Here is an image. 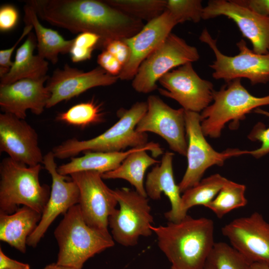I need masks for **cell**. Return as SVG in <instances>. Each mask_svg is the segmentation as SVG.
Returning <instances> with one entry per match:
<instances>
[{
    "label": "cell",
    "mask_w": 269,
    "mask_h": 269,
    "mask_svg": "<svg viewBox=\"0 0 269 269\" xmlns=\"http://www.w3.org/2000/svg\"><path fill=\"white\" fill-rule=\"evenodd\" d=\"M38 16L54 26L72 33L90 32L100 37L98 48L108 42L133 36L144 25L142 21L129 16L105 0H32L27 2Z\"/></svg>",
    "instance_id": "obj_1"
},
{
    "label": "cell",
    "mask_w": 269,
    "mask_h": 269,
    "mask_svg": "<svg viewBox=\"0 0 269 269\" xmlns=\"http://www.w3.org/2000/svg\"><path fill=\"white\" fill-rule=\"evenodd\" d=\"M158 247L175 269H204L214 245L213 221L187 215L177 222L151 227Z\"/></svg>",
    "instance_id": "obj_2"
},
{
    "label": "cell",
    "mask_w": 269,
    "mask_h": 269,
    "mask_svg": "<svg viewBox=\"0 0 269 269\" xmlns=\"http://www.w3.org/2000/svg\"><path fill=\"white\" fill-rule=\"evenodd\" d=\"M147 110V102H137L129 109L120 110L119 120L102 134L87 140L68 139L51 151L55 158L63 159L82 152H119L144 145L148 143L146 133L138 132L135 128Z\"/></svg>",
    "instance_id": "obj_3"
},
{
    "label": "cell",
    "mask_w": 269,
    "mask_h": 269,
    "mask_svg": "<svg viewBox=\"0 0 269 269\" xmlns=\"http://www.w3.org/2000/svg\"><path fill=\"white\" fill-rule=\"evenodd\" d=\"M54 235L59 247L56 263L80 269L90 258L115 245L109 232L86 223L78 204L64 215Z\"/></svg>",
    "instance_id": "obj_4"
},
{
    "label": "cell",
    "mask_w": 269,
    "mask_h": 269,
    "mask_svg": "<svg viewBox=\"0 0 269 269\" xmlns=\"http://www.w3.org/2000/svg\"><path fill=\"white\" fill-rule=\"evenodd\" d=\"M41 164L28 166L3 158L0 163V214H11L19 206L29 207L42 214L50 197L51 189L41 184Z\"/></svg>",
    "instance_id": "obj_5"
},
{
    "label": "cell",
    "mask_w": 269,
    "mask_h": 269,
    "mask_svg": "<svg viewBox=\"0 0 269 269\" xmlns=\"http://www.w3.org/2000/svg\"><path fill=\"white\" fill-rule=\"evenodd\" d=\"M241 79H234L220 90L214 91V102L200 114L201 129L205 136L218 138L226 123L232 121L231 126L235 128L246 114L269 105V95L263 97L253 96L242 84Z\"/></svg>",
    "instance_id": "obj_6"
},
{
    "label": "cell",
    "mask_w": 269,
    "mask_h": 269,
    "mask_svg": "<svg viewBox=\"0 0 269 269\" xmlns=\"http://www.w3.org/2000/svg\"><path fill=\"white\" fill-rule=\"evenodd\" d=\"M119 205L109 218V226L115 241L125 247H133L139 238L153 233V217L147 197L128 188L113 190Z\"/></svg>",
    "instance_id": "obj_7"
},
{
    "label": "cell",
    "mask_w": 269,
    "mask_h": 269,
    "mask_svg": "<svg viewBox=\"0 0 269 269\" xmlns=\"http://www.w3.org/2000/svg\"><path fill=\"white\" fill-rule=\"evenodd\" d=\"M199 40L207 44L212 50L215 60L209 66L213 70L215 79L229 82L236 79H248L252 85L269 82V53L258 54L251 50L244 39L237 43L238 54L229 56L218 49L216 40L207 29L201 32Z\"/></svg>",
    "instance_id": "obj_8"
},
{
    "label": "cell",
    "mask_w": 269,
    "mask_h": 269,
    "mask_svg": "<svg viewBox=\"0 0 269 269\" xmlns=\"http://www.w3.org/2000/svg\"><path fill=\"white\" fill-rule=\"evenodd\" d=\"M197 49L183 38L171 33L141 63L133 79L132 87L138 93L147 94L157 88L156 82L176 67L197 61Z\"/></svg>",
    "instance_id": "obj_9"
},
{
    "label": "cell",
    "mask_w": 269,
    "mask_h": 269,
    "mask_svg": "<svg viewBox=\"0 0 269 269\" xmlns=\"http://www.w3.org/2000/svg\"><path fill=\"white\" fill-rule=\"evenodd\" d=\"M185 121L188 164L178 184L181 193L197 184L209 167L214 165L221 166L227 158L246 154V150L239 149H228L222 152L214 150L204 137L198 113L185 110Z\"/></svg>",
    "instance_id": "obj_10"
},
{
    "label": "cell",
    "mask_w": 269,
    "mask_h": 269,
    "mask_svg": "<svg viewBox=\"0 0 269 269\" xmlns=\"http://www.w3.org/2000/svg\"><path fill=\"white\" fill-rule=\"evenodd\" d=\"M70 176L78 187V205L86 223L93 228L109 232V218L118 204L113 190L107 186L102 174L97 172H79Z\"/></svg>",
    "instance_id": "obj_11"
},
{
    "label": "cell",
    "mask_w": 269,
    "mask_h": 269,
    "mask_svg": "<svg viewBox=\"0 0 269 269\" xmlns=\"http://www.w3.org/2000/svg\"><path fill=\"white\" fill-rule=\"evenodd\" d=\"M159 93L177 101L187 111L199 113L210 105L215 90L213 84L201 78L188 63L171 70L158 81Z\"/></svg>",
    "instance_id": "obj_12"
},
{
    "label": "cell",
    "mask_w": 269,
    "mask_h": 269,
    "mask_svg": "<svg viewBox=\"0 0 269 269\" xmlns=\"http://www.w3.org/2000/svg\"><path fill=\"white\" fill-rule=\"evenodd\" d=\"M221 232L231 246L251 263L269 266V223L261 214L236 218Z\"/></svg>",
    "instance_id": "obj_13"
},
{
    "label": "cell",
    "mask_w": 269,
    "mask_h": 269,
    "mask_svg": "<svg viewBox=\"0 0 269 269\" xmlns=\"http://www.w3.org/2000/svg\"><path fill=\"white\" fill-rule=\"evenodd\" d=\"M147 110L138 123L135 130L159 135L174 151L186 155L187 142L185 137V110L174 109L156 95L147 100Z\"/></svg>",
    "instance_id": "obj_14"
},
{
    "label": "cell",
    "mask_w": 269,
    "mask_h": 269,
    "mask_svg": "<svg viewBox=\"0 0 269 269\" xmlns=\"http://www.w3.org/2000/svg\"><path fill=\"white\" fill-rule=\"evenodd\" d=\"M55 160L51 151L44 155L42 164L51 176L52 185L50 197L41 220L27 240V245L33 248L37 246L57 216L64 215L70 208L79 202L80 193L77 185L72 179L69 180L67 176L58 172Z\"/></svg>",
    "instance_id": "obj_15"
},
{
    "label": "cell",
    "mask_w": 269,
    "mask_h": 269,
    "mask_svg": "<svg viewBox=\"0 0 269 269\" xmlns=\"http://www.w3.org/2000/svg\"><path fill=\"white\" fill-rule=\"evenodd\" d=\"M221 15L236 23L243 36L252 43L254 52L269 53V17L257 14L235 0H211L204 7L203 19Z\"/></svg>",
    "instance_id": "obj_16"
},
{
    "label": "cell",
    "mask_w": 269,
    "mask_h": 269,
    "mask_svg": "<svg viewBox=\"0 0 269 269\" xmlns=\"http://www.w3.org/2000/svg\"><path fill=\"white\" fill-rule=\"evenodd\" d=\"M0 151L28 166L42 163L44 158L35 129L25 120L6 113L0 114Z\"/></svg>",
    "instance_id": "obj_17"
},
{
    "label": "cell",
    "mask_w": 269,
    "mask_h": 269,
    "mask_svg": "<svg viewBox=\"0 0 269 269\" xmlns=\"http://www.w3.org/2000/svg\"><path fill=\"white\" fill-rule=\"evenodd\" d=\"M118 76H113L101 67L84 72L65 64L57 69L47 80L46 87L50 93L46 108L79 96L92 88L108 86L115 83Z\"/></svg>",
    "instance_id": "obj_18"
},
{
    "label": "cell",
    "mask_w": 269,
    "mask_h": 269,
    "mask_svg": "<svg viewBox=\"0 0 269 269\" xmlns=\"http://www.w3.org/2000/svg\"><path fill=\"white\" fill-rule=\"evenodd\" d=\"M177 24L175 18L165 9L160 15L147 22L136 34L123 39L130 48V55L119 78L133 79L141 63L165 40Z\"/></svg>",
    "instance_id": "obj_19"
},
{
    "label": "cell",
    "mask_w": 269,
    "mask_h": 269,
    "mask_svg": "<svg viewBox=\"0 0 269 269\" xmlns=\"http://www.w3.org/2000/svg\"><path fill=\"white\" fill-rule=\"evenodd\" d=\"M49 76L26 78L5 85H0V107L3 113L25 120L29 110L36 115L46 108L50 93L45 82Z\"/></svg>",
    "instance_id": "obj_20"
},
{
    "label": "cell",
    "mask_w": 269,
    "mask_h": 269,
    "mask_svg": "<svg viewBox=\"0 0 269 269\" xmlns=\"http://www.w3.org/2000/svg\"><path fill=\"white\" fill-rule=\"evenodd\" d=\"M173 155L169 151L163 155L160 164L153 167L147 174L144 187L147 196L152 200L160 199L162 193L167 197L171 209L165 213L164 216L169 222H177L187 215L182 213L181 192L174 177Z\"/></svg>",
    "instance_id": "obj_21"
},
{
    "label": "cell",
    "mask_w": 269,
    "mask_h": 269,
    "mask_svg": "<svg viewBox=\"0 0 269 269\" xmlns=\"http://www.w3.org/2000/svg\"><path fill=\"white\" fill-rule=\"evenodd\" d=\"M150 151L153 156L162 153L160 145L155 142H148L130 154L116 169L102 174L103 179H122L129 182L140 194L147 197L144 185V176L147 169L160 161L149 155Z\"/></svg>",
    "instance_id": "obj_22"
},
{
    "label": "cell",
    "mask_w": 269,
    "mask_h": 269,
    "mask_svg": "<svg viewBox=\"0 0 269 269\" xmlns=\"http://www.w3.org/2000/svg\"><path fill=\"white\" fill-rule=\"evenodd\" d=\"M41 216L25 206L11 214H0V240L25 253L27 239L36 228Z\"/></svg>",
    "instance_id": "obj_23"
},
{
    "label": "cell",
    "mask_w": 269,
    "mask_h": 269,
    "mask_svg": "<svg viewBox=\"0 0 269 269\" xmlns=\"http://www.w3.org/2000/svg\"><path fill=\"white\" fill-rule=\"evenodd\" d=\"M37 40L30 32L25 41L17 49L14 61L9 71L0 78V85L11 84L26 78H37L46 76L48 63L38 54L33 55Z\"/></svg>",
    "instance_id": "obj_24"
},
{
    "label": "cell",
    "mask_w": 269,
    "mask_h": 269,
    "mask_svg": "<svg viewBox=\"0 0 269 269\" xmlns=\"http://www.w3.org/2000/svg\"><path fill=\"white\" fill-rule=\"evenodd\" d=\"M139 147L119 152H85L83 156L71 157L69 162L57 166V170L64 176L83 171H95L102 174L118 168L130 154Z\"/></svg>",
    "instance_id": "obj_25"
},
{
    "label": "cell",
    "mask_w": 269,
    "mask_h": 269,
    "mask_svg": "<svg viewBox=\"0 0 269 269\" xmlns=\"http://www.w3.org/2000/svg\"><path fill=\"white\" fill-rule=\"evenodd\" d=\"M24 11L25 24L32 25L34 29L39 56L55 64L59 54L69 53L73 39L66 40L57 31L42 25L35 9L27 3L24 6Z\"/></svg>",
    "instance_id": "obj_26"
},
{
    "label": "cell",
    "mask_w": 269,
    "mask_h": 269,
    "mask_svg": "<svg viewBox=\"0 0 269 269\" xmlns=\"http://www.w3.org/2000/svg\"><path fill=\"white\" fill-rule=\"evenodd\" d=\"M228 180L219 174H213L184 191L181 196L183 214L187 215L188 210L194 206L205 207L216 196Z\"/></svg>",
    "instance_id": "obj_27"
},
{
    "label": "cell",
    "mask_w": 269,
    "mask_h": 269,
    "mask_svg": "<svg viewBox=\"0 0 269 269\" xmlns=\"http://www.w3.org/2000/svg\"><path fill=\"white\" fill-rule=\"evenodd\" d=\"M246 186L228 180L216 196L205 207L218 218L234 209L243 207L248 203L245 196Z\"/></svg>",
    "instance_id": "obj_28"
},
{
    "label": "cell",
    "mask_w": 269,
    "mask_h": 269,
    "mask_svg": "<svg viewBox=\"0 0 269 269\" xmlns=\"http://www.w3.org/2000/svg\"><path fill=\"white\" fill-rule=\"evenodd\" d=\"M107 3L125 14L147 22L166 9L165 0H107Z\"/></svg>",
    "instance_id": "obj_29"
},
{
    "label": "cell",
    "mask_w": 269,
    "mask_h": 269,
    "mask_svg": "<svg viewBox=\"0 0 269 269\" xmlns=\"http://www.w3.org/2000/svg\"><path fill=\"white\" fill-rule=\"evenodd\" d=\"M56 120L81 128L103 122L104 114L101 105L94 100L75 105L59 114Z\"/></svg>",
    "instance_id": "obj_30"
},
{
    "label": "cell",
    "mask_w": 269,
    "mask_h": 269,
    "mask_svg": "<svg viewBox=\"0 0 269 269\" xmlns=\"http://www.w3.org/2000/svg\"><path fill=\"white\" fill-rule=\"evenodd\" d=\"M207 262L214 269H252V264L224 242L215 243Z\"/></svg>",
    "instance_id": "obj_31"
},
{
    "label": "cell",
    "mask_w": 269,
    "mask_h": 269,
    "mask_svg": "<svg viewBox=\"0 0 269 269\" xmlns=\"http://www.w3.org/2000/svg\"><path fill=\"white\" fill-rule=\"evenodd\" d=\"M203 9L200 0H168L166 6V10L178 23L186 21L199 22L202 19Z\"/></svg>",
    "instance_id": "obj_32"
},
{
    "label": "cell",
    "mask_w": 269,
    "mask_h": 269,
    "mask_svg": "<svg viewBox=\"0 0 269 269\" xmlns=\"http://www.w3.org/2000/svg\"><path fill=\"white\" fill-rule=\"evenodd\" d=\"M73 40L69 53L72 61L75 63L90 59L93 51L98 48L100 42V36L90 32L79 33Z\"/></svg>",
    "instance_id": "obj_33"
},
{
    "label": "cell",
    "mask_w": 269,
    "mask_h": 269,
    "mask_svg": "<svg viewBox=\"0 0 269 269\" xmlns=\"http://www.w3.org/2000/svg\"><path fill=\"white\" fill-rule=\"evenodd\" d=\"M254 112L269 118V112L261 108L255 109ZM248 137L252 141H261L262 144L258 149L251 151L247 150V154H250L256 158H259L269 153V127L266 129L263 124L258 123L254 127Z\"/></svg>",
    "instance_id": "obj_34"
},
{
    "label": "cell",
    "mask_w": 269,
    "mask_h": 269,
    "mask_svg": "<svg viewBox=\"0 0 269 269\" xmlns=\"http://www.w3.org/2000/svg\"><path fill=\"white\" fill-rule=\"evenodd\" d=\"M33 28V26L31 24H25L23 31L18 38V40L15 42L12 46L11 47L0 50V78L5 75L9 70L11 68L13 62L10 60L11 55L13 52L15 50L16 47L22 39L27 35H28Z\"/></svg>",
    "instance_id": "obj_35"
},
{
    "label": "cell",
    "mask_w": 269,
    "mask_h": 269,
    "mask_svg": "<svg viewBox=\"0 0 269 269\" xmlns=\"http://www.w3.org/2000/svg\"><path fill=\"white\" fill-rule=\"evenodd\" d=\"M19 13L12 5L5 4L0 8V30L6 32L12 29L17 24Z\"/></svg>",
    "instance_id": "obj_36"
},
{
    "label": "cell",
    "mask_w": 269,
    "mask_h": 269,
    "mask_svg": "<svg viewBox=\"0 0 269 269\" xmlns=\"http://www.w3.org/2000/svg\"><path fill=\"white\" fill-rule=\"evenodd\" d=\"M103 50H106L113 55L124 66L129 60L130 50L123 40H111L106 44Z\"/></svg>",
    "instance_id": "obj_37"
},
{
    "label": "cell",
    "mask_w": 269,
    "mask_h": 269,
    "mask_svg": "<svg viewBox=\"0 0 269 269\" xmlns=\"http://www.w3.org/2000/svg\"><path fill=\"white\" fill-rule=\"evenodd\" d=\"M97 62L100 67L113 76H119L123 68L121 63L106 50L98 56Z\"/></svg>",
    "instance_id": "obj_38"
},
{
    "label": "cell",
    "mask_w": 269,
    "mask_h": 269,
    "mask_svg": "<svg viewBox=\"0 0 269 269\" xmlns=\"http://www.w3.org/2000/svg\"><path fill=\"white\" fill-rule=\"evenodd\" d=\"M235 1L257 14L269 17V0H235Z\"/></svg>",
    "instance_id": "obj_39"
},
{
    "label": "cell",
    "mask_w": 269,
    "mask_h": 269,
    "mask_svg": "<svg viewBox=\"0 0 269 269\" xmlns=\"http://www.w3.org/2000/svg\"><path fill=\"white\" fill-rule=\"evenodd\" d=\"M0 269H30V266L8 257L0 248Z\"/></svg>",
    "instance_id": "obj_40"
},
{
    "label": "cell",
    "mask_w": 269,
    "mask_h": 269,
    "mask_svg": "<svg viewBox=\"0 0 269 269\" xmlns=\"http://www.w3.org/2000/svg\"><path fill=\"white\" fill-rule=\"evenodd\" d=\"M43 269H80L75 267L52 263L45 266Z\"/></svg>",
    "instance_id": "obj_41"
},
{
    "label": "cell",
    "mask_w": 269,
    "mask_h": 269,
    "mask_svg": "<svg viewBox=\"0 0 269 269\" xmlns=\"http://www.w3.org/2000/svg\"><path fill=\"white\" fill-rule=\"evenodd\" d=\"M252 269H269V266L264 264L253 263Z\"/></svg>",
    "instance_id": "obj_42"
},
{
    "label": "cell",
    "mask_w": 269,
    "mask_h": 269,
    "mask_svg": "<svg viewBox=\"0 0 269 269\" xmlns=\"http://www.w3.org/2000/svg\"><path fill=\"white\" fill-rule=\"evenodd\" d=\"M204 269H214L213 267L207 262L205 265Z\"/></svg>",
    "instance_id": "obj_43"
},
{
    "label": "cell",
    "mask_w": 269,
    "mask_h": 269,
    "mask_svg": "<svg viewBox=\"0 0 269 269\" xmlns=\"http://www.w3.org/2000/svg\"><path fill=\"white\" fill-rule=\"evenodd\" d=\"M170 269H174L173 268H172V267H171V268H170Z\"/></svg>",
    "instance_id": "obj_44"
}]
</instances>
